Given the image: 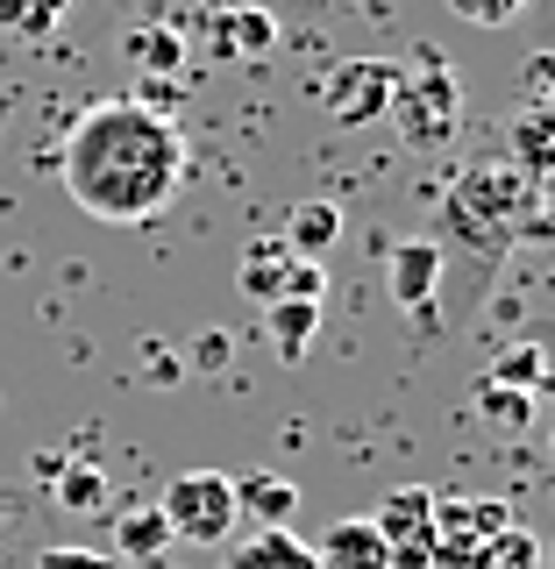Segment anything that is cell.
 <instances>
[{
    "mask_svg": "<svg viewBox=\"0 0 555 569\" xmlns=\"http://www.w3.org/2000/svg\"><path fill=\"white\" fill-rule=\"evenodd\" d=\"M142 370H150L157 385H178V378H186V356H171L165 342H142Z\"/></svg>",
    "mask_w": 555,
    "mask_h": 569,
    "instance_id": "cell-25",
    "label": "cell"
},
{
    "mask_svg": "<svg viewBox=\"0 0 555 569\" xmlns=\"http://www.w3.org/2000/svg\"><path fill=\"white\" fill-rule=\"evenodd\" d=\"M534 200H542V186H527L513 164H470L442 192V228L470 249L506 242V236H534Z\"/></svg>",
    "mask_w": 555,
    "mask_h": 569,
    "instance_id": "cell-2",
    "label": "cell"
},
{
    "mask_svg": "<svg viewBox=\"0 0 555 569\" xmlns=\"http://www.w3.org/2000/svg\"><path fill=\"white\" fill-rule=\"evenodd\" d=\"M192 363H200V370H221V363H228V335H221V328H207L200 342H192Z\"/></svg>",
    "mask_w": 555,
    "mask_h": 569,
    "instance_id": "cell-27",
    "label": "cell"
},
{
    "mask_svg": "<svg viewBox=\"0 0 555 569\" xmlns=\"http://www.w3.org/2000/svg\"><path fill=\"white\" fill-rule=\"evenodd\" d=\"M115 569H178L171 556H157V562H115Z\"/></svg>",
    "mask_w": 555,
    "mask_h": 569,
    "instance_id": "cell-28",
    "label": "cell"
},
{
    "mask_svg": "<svg viewBox=\"0 0 555 569\" xmlns=\"http://www.w3.org/2000/svg\"><path fill=\"white\" fill-rule=\"evenodd\" d=\"M221 569H320V562H314V548L299 541L293 527H257L249 541L228 548Z\"/></svg>",
    "mask_w": 555,
    "mask_h": 569,
    "instance_id": "cell-14",
    "label": "cell"
},
{
    "mask_svg": "<svg viewBox=\"0 0 555 569\" xmlns=\"http://www.w3.org/2000/svg\"><path fill=\"white\" fill-rule=\"evenodd\" d=\"M293 512H299L293 477H242L236 485V520H249V527H285Z\"/></svg>",
    "mask_w": 555,
    "mask_h": 569,
    "instance_id": "cell-17",
    "label": "cell"
},
{
    "mask_svg": "<svg viewBox=\"0 0 555 569\" xmlns=\"http://www.w3.org/2000/svg\"><path fill=\"white\" fill-rule=\"evenodd\" d=\"M548 107H555V93H548Z\"/></svg>",
    "mask_w": 555,
    "mask_h": 569,
    "instance_id": "cell-29",
    "label": "cell"
},
{
    "mask_svg": "<svg viewBox=\"0 0 555 569\" xmlns=\"http://www.w3.org/2000/svg\"><path fill=\"white\" fill-rule=\"evenodd\" d=\"M435 498L442 491H427V485H399V491H385L378 512H370L392 569H435Z\"/></svg>",
    "mask_w": 555,
    "mask_h": 569,
    "instance_id": "cell-6",
    "label": "cell"
},
{
    "mask_svg": "<svg viewBox=\"0 0 555 569\" xmlns=\"http://www.w3.org/2000/svg\"><path fill=\"white\" fill-rule=\"evenodd\" d=\"M107 527H115V562H157L171 556V527L157 506H121L107 512Z\"/></svg>",
    "mask_w": 555,
    "mask_h": 569,
    "instance_id": "cell-15",
    "label": "cell"
},
{
    "mask_svg": "<svg viewBox=\"0 0 555 569\" xmlns=\"http://www.w3.org/2000/svg\"><path fill=\"white\" fill-rule=\"evenodd\" d=\"M314 562H320V569H392L378 527H370V512H349V520H335L328 533H320Z\"/></svg>",
    "mask_w": 555,
    "mask_h": 569,
    "instance_id": "cell-12",
    "label": "cell"
},
{
    "mask_svg": "<svg viewBox=\"0 0 555 569\" xmlns=\"http://www.w3.org/2000/svg\"><path fill=\"white\" fill-rule=\"evenodd\" d=\"M477 413H485L492 427H506V435H527L534 420H542V399L534 391H506V385H477Z\"/></svg>",
    "mask_w": 555,
    "mask_h": 569,
    "instance_id": "cell-21",
    "label": "cell"
},
{
    "mask_svg": "<svg viewBox=\"0 0 555 569\" xmlns=\"http://www.w3.org/2000/svg\"><path fill=\"white\" fill-rule=\"evenodd\" d=\"M264 328H271V349L285 356V363H299L307 342L320 335V307H307V299H278V307H264Z\"/></svg>",
    "mask_w": 555,
    "mask_h": 569,
    "instance_id": "cell-19",
    "label": "cell"
},
{
    "mask_svg": "<svg viewBox=\"0 0 555 569\" xmlns=\"http://www.w3.org/2000/svg\"><path fill=\"white\" fill-rule=\"evenodd\" d=\"M121 50H129V64L142 71V79H157V86H178V79H186V58H192L178 22H142V29H129Z\"/></svg>",
    "mask_w": 555,
    "mask_h": 569,
    "instance_id": "cell-11",
    "label": "cell"
},
{
    "mask_svg": "<svg viewBox=\"0 0 555 569\" xmlns=\"http://www.w3.org/2000/svg\"><path fill=\"white\" fill-rule=\"evenodd\" d=\"M435 292H442V242L435 236H406L392 249V299L406 313L435 320Z\"/></svg>",
    "mask_w": 555,
    "mask_h": 569,
    "instance_id": "cell-10",
    "label": "cell"
},
{
    "mask_svg": "<svg viewBox=\"0 0 555 569\" xmlns=\"http://www.w3.org/2000/svg\"><path fill=\"white\" fill-rule=\"evenodd\" d=\"M36 569H115V556H100V548H43Z\"/></svg>",
    "mask_w": 555,
    "mask_h": 569,
    "instance_id": "cell-24",
    "label": "cell"
},
{
    "mask_svg": "<svg viewBox=\"0 0 555 569\" xmlns=\"http://www.w3.org/2000/svg\"><path fill=\"white\" fill-rule=\"evenodd\" d=\"M157 512H165L171 541H200V548H221L228 533H236V477L221 470H178L165 498H157Z\"/></svg>",
    "mask_w": 555,
    "mask_h": 569,
    "instance_id": "cell-4",
    "label": "cell"
},
{
    "mask_svg": "<svg viewBox=\"0 0 555 569\" xmlns=\"http://www.w3.org/2000/svg\"><path fill=\"white\" fill-rule=\"evenodd\" d=\"M50 491H58L65 512H100L107 498H115V485H107V470L93 456H65V470L50 477Z\"/></svg>",
    "mask_w": 555,
    "mask_h": 569,
    "instance_id": "cell-18",
    "label": "cell"
},
{
    "mask_svg": "<svg viewBox=\"0 0 555 569\" xmlns=\"http://www.w3.org/2000/svg\"><path fill=\"white\" fill-rule=\"evenodd\" d=\"M71 0H22V36H50Z\"/></svg>",
    "mask_w": 555,
    "mask_h": 569,
    "instance_id": "cell-26",
    "label": "cell"
},
{
    "mask_svg": "<svg viewBox=\"0 0 555 569\" xmlns=\"http://www.w3.org/2000/svg\"><path fill=\"white\" fill-rule=\"evenodd\" d=\"M285 249H293V257H328L335 242H343V213H335L328 200H299L293 213H285V236H278Z\"/></svg>",
    "mask_w": 555,
    "mask_h": 569,
    "instance_id": "cell-16",
    "label": "cell"
},
{
    "mask_svg": "<svg viewBox=\"0 0 555 569\" xmlns=\"http://www.w3.org/2000/svg\"><path fill=\"white\" fill-rule=\"evenodd\" d=\"M442 8H449L456 22H470V29H506V22L527 14V0H442Z\"/></svg>",
    "mask_w": 555,
    "mask_h": 569,
    "instance_id": "cell-23",
    "label": "cell"
},
{
    "mask_svg": "<svg viewBox=\"0 0 555 569\" xmlns=\"http://www.w3.org/2000/svg\"><path fill=\"white\" fill-rule=\"evenodd\" d=\"M278 43V14L257 8V0H236V8H214L207 14V50L228 64H257L264 50Z\"/></svg>",
    "mask_w": 555,
    "mask_h": 569,
    "instance_id": "cell-8",
    "label": "cell"
},
{
    "mask_svg": "<svg viewBox=\"0 0 555 569\" xmlns=\"http://www.w3.org/2000/svg\"><path fill=\"white\" fill-rule=\"evenodd\" d=\"M492 385L534 391V399H542V385H548V349H542V342H506V349H498V363H492Z\"/></svg>",
    "mask_w": 555,
    "mask_h": 569,
    "instance_id": "cell-20",
    "label": "cell"
},
{
    "mask_svg": "<svg viewBox=\"0 0 555 569\" xmlns=\"http://www.w3.org/2000/svg\"><path fill=\"white\" fill-rule=\"evenodd\" d=\"M293 249H285L278 236H264V242H249L242 249V263H236V284H242V299L249 307H278L285 299V284H293Z\"/></svg>",
    "mask_w": 555,
    "mask_h": 569,
    "instance_id": "cell-13",
    "label": "cell"
},
{
    "mask_svg": "<svg viewBox=\"0 0 555 569\" xmlns=\"http://www.w3.org/2000/svg\"><path fill=\"white\" fill-rule=\"evenodd\" d=\"M392 129H399L414 150H442L456 129H463V86L442 50H414V64L399 71V86H392Z\"/></svg>",
    "mask_w": 555,
    "mask_h": 569,
    "instance_id": "cell-3",
    "label": "cell"
},
{
    "mask_svg": "<svg viewBox=\"0 0 555 569\" xmlns=\"http://www.w3.org/2000/svg\"><path fill=\"white\" fill-rule=\"evenodd\" d=\"M58 178H65L71 207L107 221V228L157 221L171 207V192L186 186V136L150 100H129V93L93 100L65 129Z\"/></svg>",
    "mask_w": 555,
    "mask_h": 569,
    "instance_id": "cell-1",
    "label": "cell"
},
{
    "mask_svg": "<svg viewBox=\"0 0 555 569\" xmlns=\"http://www.w3.org/2000/svg\"><path fill=\"white\" fill-rule=\"evenodd\" d=\"M506 527L513 512L498 498H435V569H477V548Z\"/></svg>",
    "mask_w": 555,
    "mask_h": 569,
    "instance_id": "cell-7",
    "label": "cell"
},
{
    "mask_svg": "<svg viewBox=\"0 0 555 569\" xmlns=\"http://www.w3.org/2000/svg\"><path fill=\"white\" fill-rule=\"evenodd\" d=\"M392 86H399V64L385 58H343L320 71V107H328L343 129H370V121L392 114Z\"/></svg>",
    "mask_w": 555,
    "mask_h": 569,
    "instance_id": "cell-5",
    "label": "cell"
},
{
    "mask_svg": "<svg viewBox=\"0 0 555 569\" xmlns=\"http://www.w3.org/2000/svg\"><path fill=\"white\" fill-rule=\"evenodd\" d=\"M477 569H542V541H534L527 527H506L477 548Z\"/></svg>",
    "mask_w": 555,
    "mask_h": 569,
    "instance_id": "cell-22",
    "label": "cell"
},
{
    "mask_svg": "<svg viewBox=\"0 0 555 569\" xmlns=\"http://www.w3.org/2000/svg\"><path fill=\"white\" fill-rule=\"evenodd\" d=\"M506 164L527 186H548L555 178V107L548 100H521V114L506 121Z\"/></svg>",
    "mask_w": 555,
    "mask_h": 569,
    "instance_id": "cell-9",
    "label": "cell"
}]
</instances>
